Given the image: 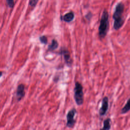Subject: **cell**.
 <instances>
[{
    "mask_svg": "<svg viewBox=\"0 0 130 130\" xmlns=\"http://www.w3.org/2000/svg\"><path fill=\"white\" fill-rule=\"evenodd\" d=\"M2 74H3V73H2V72H0V77L2 76Z\"/></svg>",
    "mask_w": 130,
    "mask_h": 130,
    "instance_id": "obj_15",
    "label": "cell"
},
{
    "mask_svg": "<svg viewBox=\"0 0 130 130\" xmlns=\"http://www.w3.org/2000/svg\"><path fill=\"white\" fill-rule=\"evenodd\" d=\"M58 44L57 41L54 39L52 40L51 45L49 46L48 49L49 50H54L56 49L58 47Z\"/></svg>",
    "mask_w": 130,
    "mask_h": 130,
    "instance_id": "obj_11",
    "label": "cell"
},
{
    "mask_svg": "<svg viewBox=\"0 0 130 130\" xmlns=\"http://www.w3.org/2000/svg\"><path fill=\"white\" fill-rule=\"evenodd\" d=\"M108 26L109 13L107 10H105L103 12L99 27V36L100 38H104L106 36Z\"/></svg>",
    "mask_w": 130,
    "mask_h": 130,
    "instance_id": "obj_2",
    "label": "cell"
},
{
    "mask_svg": "<svg viewBox=\"0 0 130 130\" xmlns=\"http://www.w3.org/2000/svg\"><path fill=\"white\" fill-rule=\"evenodd\" d=\"M130 110V98L127 100L125 106L121 110V114H125Z\"/></svg>",
    "mask_w": 130,
    "mask_h": 130,
    "instance_id": "obj_10",
    "label": "cell"
},
{
    "mask_svg": "<svg viewBox=\"0 0 130 130\" xmlns=\"http://www.w3.org/2000/svg\"><path fill=\"white\" fill-rule=\"evenodd\" d=\"M61 54L63 56L64 59L66 64L70 67L72 64V60L71 58L70 54L69 51L66 48H63L61 50Z\"/></svg>",
    "mask_w": 130,
    "mask_h": 130,
    "instance_id": "obj_6",
    "label": "cell"
},
{
    "mask_svg": "<svg viewBox=\"0 0 130 130\" xmlns=\"http://www.w3.org/2000/svg\"><path fill=\"white\" fill-rule=\"evenodd\" d=\"M91 17H92V14H91L90 12L88 13V14H87L85 15V17H86L88 20H90V18H91Z\"/></svg>",
    "mask_w": 130,
    "mask_h": 130,
    "instance_id": "obj_14",
    "label": "cell"
},
{
    "mask_svg": "<svg viewBox=\"0 0 130 130\" xmlns=\"http://www.w3.org/2000/svg\"><path fill=\"white\" fill-rule=\"evenodd\" d=\"M109 107V99L107 96H105L102 102V106L99 110V114L100 116H102L106 114L108 109Z\"/></svg>",
    "mask_w": 130,
    "mask_h": 130,
    "instance_id": "obj_5",
    "label": "cell"
},
{
    "mask_svg": "<svg viewBox=\"0 0 130 130\" xmlns=\"http://www.w3.org/2000/svg\"><path fill=\"white\" fill-rule=\"evenodd\" d=\"M111 127V119L110 118L106 119L103 122V127L100 130H109Z\"/></svg>",
    "mask_w": 130,
    "mask_h": 130,
    "instance_id": "obj_9",
    "label": "cell"
},
{
    "mask_svg": "<svg viewBox=\"0 0 130 130\" xmlns=\"http://www.w3.org/2000/svg\"><path fill=\"white\" fill-rule=\"evenodd\" d=\"M40 40L41 41V43H43V44H46L47 43V38L46 36H43L42 37H41L40 38Z\"/></svg>",
    "mask_w": 130,
    "mask_h": 130,
    "instance_id": "obj_12",
    "label": "cell"
},
{
    "mask_svg": "<svg viewBox=\"0 0 130 130\" xmlns=\"http://www.w3.org/2000/svg\"><path fill=\"white\" fill-rule=\"evenodd\" d=\"M38 0H29V4L31 6H35L38 3Z\"/></svg>",
    "mask_w": 130,
    "mask_h": 130,
    "instance_id": "obj_13",
    "label": "cell"
},
{
    "mask_svg": "<svg viewBox=\"0 0 130 130\" xmlns=\"http://www.w3.org/2000/svg\"><path fill=\"white\" fill-rule=\"evenodd\" d=\"M75 17L74 13L73 12H70L65 15H64L63 16H61V19L67 22H70L72 21Z\"/></svg>",
    "mask_w": 130,
    "mask_h": 130,
    "instance_id": "obj_8",
    "label": "cell"
},
{
    "mask_svg": "<svg viewBox=\"0 0 130 130\" xmlns=\"http://www.w3.org/2000/svg\"><path fill=\"white\" fill-rule=\"evenodd\" d=\"M24 86L23 84H20L18 86L16 91V95L17 100L18 101L20 100L24 95Z\"/></svg>",
    "mask_w": 130,
    "mask_h": 130,
    "instance_id": "obj_7",
    "label": "cell"
},
{
    "mask_svg": "<svg viewBox=\"0 0 130 130\" xmlns=\"http://www.w3.org/2000/svg\"><path fill=\"white\" fill-rule=\"evenodd\" d=\"M76 113V110L75 108H73L70 110L67 115V126L70 128H72L75 125L76 120L74 119V116Z\"/></svg>",
    "mask_w": 130,
    "mask_h": 130,
    "instance_id": "obj_4",
    "label": "cell"
},
{
    "mask_svg": "<svg viewBox=\"0 0 130 130\" xmlns=\"http://www.w3.org/2000/svg\"><path fill=\"white\" fill-rule=\"evenodd\" d=\"M74 99L77 105L80 106L83 103V92L82 85L78 82L75 83L74 87Z\"/></svg>",
    "mask_w": 130,
    "mask_h": 130,
    "instance_id": "obj_3",
    "label": "cell"
},
{
    "mask_svg": "<svg viewBox=\"0 0 130 130\" xmlns=\"http://www.w3.org/2000/svg\"><path fill=\"white\" fill-rule=\"evenodd\" d=\"M124 9V5L120 2L115 7V11L113 15V18L114 20L113 27L115 30L120 29L123 24L124 20L122 17V14Z\"/></svg>",
    "mask_w": 130,
    "mask_h": 130,
    "instance_id": "obj_1",
    "label": "cell"
}]
</instances>
